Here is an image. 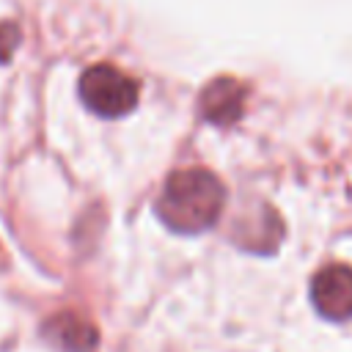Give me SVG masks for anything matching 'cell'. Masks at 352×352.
Masks as SVG:
<instances>
[{"instance_id": "4", "label": "cell", "mask_w": 352, "mask_h": 352, "mask_svg": "<svg viewBox=\"0 0 352 352\" xmlns=\"http://www.w3.org/2000/svg\"><path fill=\"white\" fill-rule=\"evenodd\" d=\"M245 110V88L239 80L223 74L214 77L201 94V116L209 124L231 126Z\"/></svg>"}, {"instance_id": "6", "label": "cell", "mask_w": 352, "mask_h": 352, "mask_svg": "<svg viewBox=\"0 0 352 352\" xmlns=\"http://www.w3.org/2000/svg\"><path fill=\"white\" fill-rule=\"evenodd\" d=\"M258 223H248V220H236L234 226V242L248 248V250H272L280 242V220L270 206H261L256 212Z\"/></svg>"}, {"instance_id": "1", "label": "cell", "mask_w": 352, "mask_h": 352, "mask_svg": "<svg viewBox=\"0 0 352 352\" xmlns=\"http://www.w3.org/2000/svg\"><path fill=\"white\" fill-rule=\"evenodd\" d=\"M226 206L223 182L206 168L173 170L157 198L160 220L176 234H201L217 223Z\"/></svg>"}, {"instance_id": "7", "label": "cell", "mask_w": 352, "mask_h": 352, "mask_svg": "<svg viewBox=\"0 0 352 352\" xmlns=\"http://www.w3.org/2000/svg\"><path fill=\"white\" fill-rule=\"evenodd\" d=\"M16 44H19V28L11 22H3L0 25V63L11 60V52L16 50Z\"/></svg>"}, {"instance_id": "5", "label": "cell", "mask_w": 352, "mask_h": 352, "mask_svg": "<svg viewBox=\"0 0 352 352\" xmlns=\"http://www.w3.org/2000/svg\"><path fill=\"white\" fill-rule=\"evenodd\" d=\"M44 336L66 352H91L96 346V327L77 314H58L44 324Z\"/></svg>"}, {"instance_id": "2", "label": "cell", "mask_w": 352, "mask_h": 352, "mask_svg": "<svg viewBox=\"0 0 352 352\" xmlns=\"http://www.w3.org/2000/svg\"><path fill=\"white\" fill-rule=\"evenodd\" d=\"M138 94H140L138 82L126 72H121L110 63H96V66L85 69L80 77L82 104L102 118H121L129 110H135Z\"/></svg>"}, {"instance_id": "3", "label": "cell", "mask_w": 352, "mask_h": 352, "mask_svg": "<svg viewBox=\"0 0 352 352\" xmlns=\"http://www.w3.org/2000/svg\"><path fill=\"white\" fill-rule=\"evenodd\" d=\"M314 308L333 322L352 319V267L330 264L322 267L311 280Z\"/></svg>"}]
</instances>
